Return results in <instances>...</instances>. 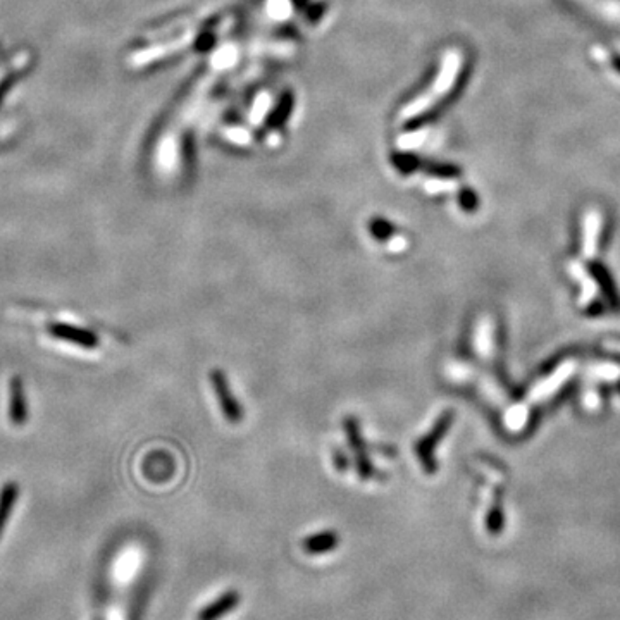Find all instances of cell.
<instances>
[{
  "label": "cell",
  "mask_w": 620,
  "mask_h": 620,
  "mask_svg": "<svg viewBox=\"0 0 620 620\" xmlns=\"http://www.w3.org/2000/svg\"><path fill=\"white\" fill-rule=\"evenodd\" d=\"M453 421V412L452 410H447V412L441 414L438 417V421L434 422L433 429L428 434L421 438L416 445V455L418 459V462L422 464V469H424L426 474H434L438 469L436 459H434V453H436L438 445L440 441L443 440L445 434L448 433L450 426H452Z\"/></svg>",
  "instance_id": "obj_1"
},
{
  "label": "cell",
  "mask_w": 620,
  "mask_h": 620,
  "mask_svg": "<svg viewBox=\"0 0 620 620\" xmlns=\"http://www.w3.org/2000/svg\"><path fill=\"white\" fill-rule=\"evenodd\" d=\"M211 381H212V386H214V391H216L217 402H219V407H221V409H223L224 417H226L230 422H232V424H236V422L242 421V418H243V409H242V405H240V403H238V400H236V398L232 397L230 383H228L224 371L212 369V372H211Z\"/></svg>",
  "instance_id": "obj_2"
},
{
  "label": "cell",
  "mask_w": 620,
  "mask_h": 620,
  "mask_svg": "<svg viewBox=\"0 0 620 620\" xmlns=\"http://www.w3.org/2000/svg\"><path fill=\"white\" fill-rule=\"evenodd\" d=\"M49 333L54 338L78 345L81 348H88V350H92V348H95L99 345V338L93 335L90 329L78 328V326L73 324H50Z\"/></svg>",
  "instance_id": "obj_3"
},
{
  "label": "cell",
  "mask_w": 620,
  "mask_h": 620,
  "mask_svg": "<svg viewBox=\"0 0 620 620\" xmlns=\"http://www.w3.org/2000/svg\"><path fill=\"white\" fill-rule=\"evenodd\" d=\"M345 429H347L348 440H350L352 448H354L355 459H356V467H359L356 471H359L360 478L369 479L371 476L374 474V469H372L369 459H367V455H366V448H364V441H362V436H360L359 424H356V421L354 417L347 418V422H345Z\"/></svg>",
  "instance_id": "obj_4"
},
{
  "label": "cell",
  "mask_w": 620,
  "mask_h": 620,
  "mask_svg": "<svg viewBox=\"0 0 620 620\" xmlns=\"http://www.w3.org/2000/svg\"><path fill=\"white\" fill-rule=\"evenodd\" d=\"M240 604L238 591H226L214 602L205 604L197 615V620H221Z\"/></svg>",
  "instance_id": "obj_5"
},
{
  "label": "cell",
  "mask_w": 620,
  "mask_h": 620,
  "mask_svg": "<svg viewBox=\"0 0 620 620\" xmlns=\"http://www.w3.org/2000/svg\"><path fill=\"white\" fill-rule=\"evenodd\" d=\"M9 418L16 426H23L28 421L25 390H23V381L19 376H13L9 381Z\"/></svg>",
  "instance_id": "obj_6"
},
{
  "label": "cell",
  "mask_w": 620,
  "mask_h": 620,
  "mask_svg": "<svg viewBox=\"0 0 620 620\" xmlns=\"http://www.w3.org/2000/svg\"><path fill=\"white\" fill-rule=\"evenodd\" d=\"M340 545V536L336 531H321V533L310 534L302 542V548L309 555H323V553L333 552Z\"/></svg>",
  "instance_id": "obj_7"
},
{
  "label": "cell",
  "mask_w": 620,
  "mask_h": 620,
  "mask_svg": "<svg viewBox=\"0 0 620 620\" xmlns=\"http://www.w3.org/2000/svg\"><path fill=\"white\" fill-rule=\"evenodd\" d=\"M18 495L19 488L13 480L4 484V488L0 490V536H2L7 521L11 517V512H13L16 502H18Z\"/></svg>",
  "instance_id": "obj_8"
},
{
  "label": "cell",
  "mask_w": 620,
  "mask_h": 620,
  "mask_svg": "<svg viewBox=\"0 0 620 620\" xmlns=\"http://www.w3.org/2000/svg\"><path fill=\"white\" fill-rule=\"evenodd\" d=\"M600 226H602V217L596 212H591L588 217V228H586V242H584V250L588 255L596 254V240H598Z\"/></svg>",
  "instance_id": "obj_9"
},
{
  "label": "cell",
  "mask_w": 620,
  "mask_h": 620,
  "mask_svg": "<svg viewBox=\"0 0 620 620\" xmlns=\"http://www.w3.org/2000/svg\"><path fill=\"white\" fill-rule=\"evenodd\" d=\"M369 230L372 232V236L381 240V242H386V240H390L391 236H393V226H391L388 221L378 219V217H376V219H371Z\"/></svg>",
  "instance_id": "obj_10"
},
{
  "label": "cell",
  "mask_w": 620,
  "mask_h": 620,
  "mask_svg": "<svg viewBox=\"0 0 620 620\" xmlns=\"http://www.w3.org/2000/svg\"><path fill=\"white\" fill-rule=\"evenodd\" d=\"M460 200H462V207L465 211H474L476 204H478V202H476V197L472 195V192H464L462 199Z\"/></svg>",
  "instance_id": "obj_11"
},
{
  "label": "cell",
  "mask_w": 620,
  "mask_h": 620,
  "mask_svg": "<svg viewBox=\"0 0 620 620\" xmlns=\"http://www.w3.org/2000/svg\"><path fill=\"white\" fill-rule=\"evenodd\" d=\"M612 62H614V68H615V69H617V71L620 73V56H617V57H614V61H612Z\"/></svg>",
  "instance_id": "obj_12"
}]
</instances>
